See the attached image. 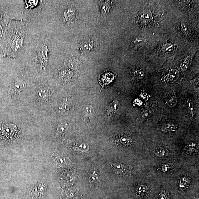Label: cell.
I'll return each instance as SVG.
<instances>
[{
    "label": "cell",
    "mask_w": 199,
    "mask_h": 199,
    "mask_svg": "<svg viewBox=\"0 0 199 199\" xmlns=\"http://www.w3.org/2000/svg\"><path fill=\"white\" fill-rule=\"evenodd\" d=\"M25 47L20 60L40 75L46 73L53 58V34L38 22H29Z\"/></svg>",
    "instance_id": "6da1fadb"
},
{
    "label": "cell",
    "mask_w": 199,
    "mask_h": 199,
    "mask_svg": "<svg viewBox=\"0 0 199 199\" xmlns=\"http://www.w3.org/2000/svg\"><path fill=\"white\" fill-rule=\"evenodd\" d=\"M29 22L23 20H11L4 36V52L11 59H20L25 47Z\"/></svg>",
    "instance_id": "7a4b0ae2"
},
{
    "label": "cell",
    "mask_w": 199,
    "mask_h": 199,
    "mask_svg": "<svg viewBox=\"0 0 199 199\" xmlns=\"http://www.w3.org/2000/svg\"><path fill=\"white\" fill-rule=\"evenodd\" d=\"M46 1H12V17L11 20H23L30 22L40 16Z\"/></svg>",
    "instance_id": "3957f363"
},
{
    "label": "cell",
    "mask_w": 199,
    "mask_h": 199,
    "mask_svg": "<svg viewBox=\"0 0 199 199\" xmlns=\"http://www.w3.org/2000/svg\"><path fill=\"white\" fill-rule=\"evenodd\" d=\"M59 21L63 26L69 27L73 24L76 17V11L72 5H67L64 7L59 14Z\"/></svg>",
    "instance_id": "277c9868"
},
{
    "label": "cell",
    "mask_w": 199,
    "mask_h": 199,
    "mask_svg": "<svg viewBox=\"0 0 199 199\" xmlns=\"http://www.w3.org/2000/svg\"><path fill=\"white\" fill-rule=\"evenodd\" d=\"M12 81L9 89L10 94L13 97H17L26 89L27 83L21 78H16Z\"/></svg>",
    "instance_id": "5b68a950"
},
{
    "label": "cell",
    "mask_w": 199,
    "mask_h": 199,
    "mask_svg": "<svg viewBox=\"0 0 199 199\" xmlns=\"http://www.w3.org/2000/svg\"><path fill=\"white\" fill-rule=\"evenodd\" d=\"M59 78L61 83L63 85L70 84L73 81V72L67 68H63L59 73Z\"/></svg>",
    "instance_id": "8992f818"
},
{
    "label": "cell",
    "mask_w": 199,
    "mask_h": 199,
    "mask_svg": "<svg viewBox=\"0 0 199 199\" xmlns=\"http://www.w3.org/2000/svg\"><path fill=\"white\" fill-rule=\"evenodd\" d=\"M74 106L72 100L69 98L64 99L59 105V109L62 111H69L72 109Z\"/></svg>",
    "instance_id": "52a82bcc"
},
{
    "label": "cell",
    "mask_w": 199,
    "mask_h": 199,
    "mask_svg": "<svg viewBox=\"0 0 199 199\" xmlns=\"http://www.w3.org/2000/svg\"><path fill=\"white\" fill-rule=\"evenodd\" d=\"M94 47V43L93 40H88L85 41L80 46V50L83 53H88L92 51Z\"/></svg>",
    "instance_id": "ba28073f"
},
{
    "label": "cell",
    "mask_w": 199,
    "mask_h": 199,
    "mask_svg": "<svg viewBox=\"0 0 199 199\" xmlns=\"http://www.w3.org/2000/svg\"><path fill=\"white\" fill-rule=\"evenodd\" d=\"M114 75L110 73H106L101 75L99 78V81L101 84L103 85H107L112 82L114 79Z\"/></svg>",
    "instance_id": "9c48e42d"
},
{
    "label": "cell",
    "mask_w": 199,
    "mask_h": 199,
    "mask_svg": "<svg viewBox=\"0 0 199 199\" xmlns=\"http://www.w3.org/2000/svg\"><path fill=\"white\" fill-rule=\"evenodd\" d=\"M111 166L113 170L117 174H124L127 170V167L121 163H113Z\"/></svg>",
    "instance_id": "30bf717a"
},
{
    "label": "cell",
    "mask_w": 199,
    "mask_h": 199,
    "mask_svg": "<svg viewBox=\"0 0 199 199\" xmlns=\"http://www.w3.org/2000/svg\"><path fill=\"white\" fill-rule=\"evenodd\" d=\"M80 62L77 58L72 56L69 57L67 61V65L69 68L75 70L79 68Z\"/></svg>",
    "instance_id": "8fae6325"
},
{
    "label": "cell",
    "mask_w": 199,
    "mask_h": 199,
    "mask_svg": "<svg viewBox=\"0 0 199 199\" xmlns=\"http://www.w3.org/2000/svg\"><path fill=\"white\" fill-rule=\"evenodd\" d=\"M178 129V126L176 124L171 122H168L164 123L161 127V130L164 133L168 132L175 131Z\"/></svg>",
    "instance_id": "7c38bea8"
},
{
    "label": "cell",
    "mask_w": 199,
    "mask_h": 199,
    "mask_svg": "<svg viewBox=\"0 0 199 199\" xmlns=\"http://www.w3.org/2000/svg\"><path fill=\"white\" fill-rule=\"evenodd\" d=\"M157 108V101L154 102L151 106L146 109L141 113V115L144 118L149 117L153 114L155 109Z\"/></svg>",
    "instance_id": "4fadbf2b"
},
{
    "label": "cell",
    "mask_w": 199,
    "mask_h": 199,
    "mask_svg": "<svg viewBox=\"0 0 199 199\" xmlns=\"http://www.w3.org/2000/svg\"><path fill=\"white\" fill-rule=\"evenodd\" d=\"M38 95L41 101L46 102L49 100L50 94L47 88H42L39 91Z\"/></svg>",
    "instance_id": "5bb4252c"
},
{
    "label": "cell",
    "mask_w": 199,
    "mask_h": 199,
    "mask_svg": "<svg viewBox=\"0 0 199 199\" xmlns=\"http://www.w3.org/2000/svg\"><path fill=\"white\" fill-rule=\"evenodd\" d=\"M119 106L118 101H114L110 104L107 109V114L109 116H112L117 111Z\"/></svg>",
    "instance_id": "9a60e30c"
},
{
    "label": "cell",
    "mask_w": 199,
    "mask_h": 199,
    "mask_svg": "<svg viewBox=\"0 0 199 199\" xmlns=\"http://www.w3.org/2000/svg\"><path fill=\"white\" fill-rule=\"evenodd\" d=\"M94 110L92 107L90 106H87L83 109V116L85 120H88L92 117Z\"/></svg>",
    "instance_id": "2e32d148"
},
{
    "label": "cell",
    "mask_w": 199,
    "mask_h": 199,
    "mask_svg": "<svg viewBox=\"0 0 199 199\" xmlns=\"http://www.w3.org/2000/svg\"><path fill=\"white\" fill-rule=\"evenodd\" d=\"M68 127H69V126L66 123H61L57 128L58 134L60 135V136L64 135L67 131Z\"/></svg>",
    "instance_id": "e0dca14e"
},
{
    "label": "cell",
    "mask_w": 199,
    "mask_h": 199,
    "mask_svg": "<svg viewBox=\"0 0 199 199\" xmlns=\"http://www.w3.org/2000/svg\"><path fill=\"white\" fill-rule=\"evenodd\" d=\"M119 140L121 144L123 145H130L133 142L131 138L128 136H121Z\"/></svg>",
    "instance_id": "ac0fdd59"
},
{
    "label": "cell",
    "mask_w": 199,
    "mask_h": 199,
    "mask_svg": "<svg viewBox=\"0 0 199 199\" xmlns=\"http://www.w3.org/2000/svg\"><path fill=\"white\" fill-rule=\"evenodd\" d=\"M166 102L169 107H175L177 103V98L176 96L172 94L167 98Z\"/></svg>",
    "instance_id": "d6986e66"
},
{
    "label": "cell",
    "mask_w": 199,
    "mask_h": 199,
    "mask_svg": "<svg viewBox=\"0 0 199 199\" xmlns=\"http://www.w3.org/2000/svg\"><path fill=\"white\" fill-rule=\"evenodd\" d=\"M186 104L188 108V112L191 117H194L195 114V109L192 101L190 99H188L186 101Z\"/></svg>",
    "instance_id": "ffe728a7"
},
{
    "label": "cell",
    "mask_w": 199,
    "mask_h": 199,
    "mask_svg": "<svg viewBox=\"0 0 199 199\" xmlns=\"http://www.w3.org/2000/svg\"><path fill=\"white\" fill-rule=\"evenodd\" d=\"M146 40L143 37H138L135 39L133 41V44L139 47L144 46L146 44Z\"/></svg>",
    "instance_id": "44dd1931"
},
{
    "label": "cell",
    "mask_w": 199,
    "mask_h": 199,
    "mask_svg": "<svg viewBox=\"0 0 199 199\" xmlns=\"http://www.w3.org/2000/svg\"><path fill=\"white\" fill-rule=\"evenodd\" d=\"M148 190L147 187L144 185H139L136 188V193L139 195H143L146 194Z\"/></svg>",
    "instance_id": "7402d4cb"
},
{
    "label": "cell",
    "mask_w": 199,
    "mask_h": 199,
    "mask_svg": "<svg viewBox=\"0 0 199 199\" xmlns=\"http://www.w3.org/2000/svg\"><path fill=\"white\" fill-rule=\"evenodd\" d=\"M155 154L157 156L162 157L168 156V150L166 149L163 148H159L155 151Z\"/></svg>",
    "instance_id": "603a6c76"
},
{
    "label": "cell",
    "mask_w": 199,
    "mask_h": 199,
    "mask_svg": "<svg viewBox=\"0 0 199 199\" xmlns=\"http://www.w3.org/2000/svg\"><path fill=\"white\" fill-rule=\"evenodd\" d=\"M55 161L56 165L59 166H63L65 165V158L61 155H57L55 158Z\"/></svg>",
    "instance_id": "cb8c5ba5"
},
{
    "label": "cell",
    "mask_w": 199,
    "mask_h": 199,
    "mask_svg": "<svg viewBox=\"0 0 199 199\" xmlns=\"http://www.w3.org/2000/svg\"><path fill=\"white\" fill-rule=\"evenodd\" d=\"M177 71L175 70H172L169 71V73H167L166 76H165V80L166 81H171L173 80L174 78H175L177 74Z\"/></svg>",
    "instance_id": "d4e9b609"
},
{
    "label": "cell",
    "mask_w": 199,
    "mask_h": 199,
    "mask_svg": "<svg viewBox=\"0 0 199 199\" xmlns=\"http://www.w3.org/2000/svg\"><path fill=\"white\" fill-rule=\"evenodd\" d=\"M190 64V59L189 57L188 56L186 58L184 59L183 62L181 63V68L183 70L185 71L188 69V67L189 66Z\"/></svg>",
    "instance_id": "484cf974"
},
{
    "label": "cell",
    "mask_w": 199,
    "mask_h": 199,
    "mask_svg": "<svg viewBox=\"0 0 199 199\" xmlns=\"http://www.w3.org/2000/svg\"><path fill=\"white\" fill-rule=\"evenodd\" d=\"M152 14L150 11H145L142 12L140 15V18L142 20H147L151 18Z\"/></svg>",
    "instance_id": "4316f807"
},
{
    "label": "cell",
    "mask_w": 199,
    "mask_h": 199,
    "mask_svg": "<svg viewBox=\"0 0 199 199\" xmlns=\"http://www.w3.org/2000/svg\"><path fill=\"white\" fill-rule=\"evenodd\" d=\"M133 75L136 79H141L143 78L145 76L144 73L141 70L136 69L133 72Z\"/></svg>",
    "instance_id": "83f0119b"
},
{
    "label": "cell",
    "mask_w": 199,
    "mask_h": 199,
    "mask_svg": "<svg viewBox=\"0 0 199 199\" xmlns=\"http://www.w3.org/2000/svg\"><path fill=\"white\" fill-rule=\"evenodd\" d=\"M99 180L97 175L95 171H94L89 176V182L91 183H97Z\"/></svg>",
    "instance_id": "f1b7e54d"
},
{
    "label": "cell",
    "mask_w": 199,
    "mask_h": 199,
    "mask_svg": "<svg viewBox=\"0 0 199 199\" xmlns=\"http://www.w3.org/2000/svg\"><path fill=\"white\" fill-rule=\"evenodd\" d=\"M110 4L107 2L103 4L101 8V11L103 14H106L109 12L110 9Z\"/></svg>",
    "instance_id": "f546056e"
},
{
    "label": "cell",
    "mask_w": 199,
    "mask_h": 199,
    "mask_svg": "<svg viewBox=\"0 0 199 199\" xmlns=\"http://www.w3.org/2000/svg\"><path fill=\"white\" fill-rule=\"evenodd\" d=\"M173 45L171 44L168 43L164 45L162 49L164 51H171L173 49Z\"/></svg>",
    "instance_id": "4dcf8cb0"
},
{
    "label": "cell",
    "mask_w": 199,
    "mask_h": 199,
    "mask_svg": "<svg viewBox=\"0 0 199 199\" xmlns=\"http://www.w3.org/2000/svg\"><path fill=\"white\" fill-rule=\"evenodd\" d=\"M196 146L197 145H196L195 143H191L188 144L185 148H186L187 150H188V151H189L192 152L194 151V150H195V148H197Z\"/></svg>",
    "instance_id": "1f68e13d"
},
{
    "label": "cell",
    "mask_w": 199,
    "mask_h": 199,
    "mask_svg": "<svg viewBox=\"0 0 199 199\" xmlns=\"http://www.w3.org/2000/svg\"><path fill=\"white\" fill-rule=\"evenodd\" d=\"M170 168V167L169 165L165 164V165H163L162 170L164 172H166L167 171H168Z\"/></svg>",
    "instance_id": "d6a6232c"
},
{
    "label": "cell",
    "mask_w": 199,
    "mask_h": 199,
    "mask_svg": "<svg viewBox=\"0 0 199 199\" xmlns=\"http://www.w3.org/2000/svg\"><path fill=\"white\" fill-rule=\"evenodd\" d=\"M161 199H168V198L166 194L165 193H162L160 195Z\"/></svg>",
    "instance_id": "836d02e7"
},
{
    "label": "cell",
    "mask_w": 199,
    "mask_h": 199,
    "mask_svg": "<svg viewBox=\"0 0 199 199\" xmlns=\"http://www.w3.org/2000/svg\"><path fill=\"white\" fill-rule=\"evenodd\" d=\"M198 79H195L194 82H193V83L194 84L195 86H197L198 85Z\"/></svg>",
    "instance_id": "e575fe53"
}]
</instances>
